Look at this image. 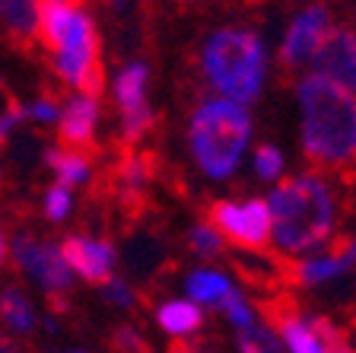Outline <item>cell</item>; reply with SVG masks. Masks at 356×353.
<instances>
[{
  "mask_svg": "<svg viewBox=\"0 0 356 353\" xmlns=\"http://www.w3.org/2000/svg\"><path fill=\"white\" fill-rule=\"evenodd\" d=\"M254 172H258L261 178H277L283 172V156L277 147H270V143H264V147L254 150Z\"/></svg>",
  "mask_w": 356,
  "mask_h": 353,
  "instance_id": "20",
  "label": "cell"
},
{
  "mask_svg": "<svg viewBox=\"0 0 356 353\" xmlns=\"http://www.w3.org/2000/svg\"><path fill=\"white\" fill-rule=\"evenodd\" d=\"M13 258L22 271H29L32 277L48 290V299H51V309H64L67 306V290L74 283L70 277V267L64 265V258L54 245H42L29 235H16L13 239Z\"/></svg>",
  "mask_w": 356,
  "mask_h": 353,
  "instance_id": "6",
  "label": "cell"
},
{
  "mask_svg": "<svg viewBox=\"0 0 356 353\" xmlns=\"http://www.w3.org/2000/svg\"><path fill=\"white\" fill-rule=\"evenodd\" d=\"M44 214H48V220H64V217L70 214V191H67L64 185H54L51 191H48V198H44Z\"/></svg>",
  "mask_w": 356,
  "mask_h": 353,
  "instance_id": "22",
  "label": "cell"
},
{
  "mask_svg": "<svg viewBox=\"0 0 356 353\" xmlns=\"http://www.w3.org/2000/svg\"><path fill=\"white\" fill-rule=\"evenodd\" d=\"M220 309L226 312V315H229V322L236 324L238 331H245V328H252V324H254V312H252V306H248V302H245L242 296L236 293V290H229V293H226V299L220 302Z\"/></svg>",
  "mask_w": 356,
  "mask_h": 353,
  "instance_id": "19",
  "label": "cell"
},
{
  "mask_svg": "<svg viewBox=\"0 0 356 353\" xmlns=\"http://www.w3.org/2000/svg\"><path fill=\"white\" fill-rule=\"evenodd\" d=\"M334 29L331 10L325 3H312L293 19L286 38L280 48V67L283 70H299L302 64H312V58L318 54L321 42L327 38V32Z\"/></svg>",
  "mask_w": 356,
  "mask_h": 353,
  "instance_id": "7",
  "label": "cell"
},
{
  "mask_svg": "<svg viewBox=\"0 0 356 353\" xmlns=\"http://www.w3.org/2000/svg\"><path fill=\"white\" fill-rule=\"evenodd\" d=\"M264 204L270 214V239L280 255L293 258L318 249L334 229V191L315 172L280 182Z\"/></svg>",
  "mask_w": 356,
  "mask_h": 353,
  "instance_id": "2",
  "label": "cell"
},
{
  "mask_svg": "<svg viewBox=\"0 0 356 353\" xmlns=\"http://www.w3.org/2000/svg\"><path fill=\"white\" fill-rule=\"evenodd\" d=\"M48 166L58 172V185H83L89 178V156L80 150H48Z\"/></svg>",
  "mask_w": 356,
  "mask_h": 353,
  "instance_id": "13",
  "label": "cell"
},
{
  "mask_svg": "<svg viewBox=\"0 0 356 353\" xmlns=\"http://www.w3.org/2000/svg\"><path fill=\"white\" fill-rule=\"evenodd\" d=\"M312 67H315L318 77L337 83L341 89L356 96V32L334 26L327 32V38L321 42L318 54L312 58Z\"/></svg>",
  "mask_w": 356,
  "mask_h": 353,
  "instance_id": "9",
  "label": "cell"
},
{
  "mask_svg": "<svg viewBox=\"0 0 356 353\" xmlns=\"http://www.w3.org/2000/svg\"><path fill=\"white\" fill-rule=\"evenodd\" d=\"M248 137H252V115L245 111V105L229 99L204 102L191 115L188 127L194 162L210 178L232 175L242 159V150L248 147Z\"/></svg>",
  "mask_w": 356,
  "mask_h": 353,
  "instance_id": "4",
  "label": "cell"
},
{
  "mask_svg": "<svg viewBox=\"0 0 356 353\" xmlns=\"http://www.w3.org/2000/svg\"><path fill=\"white\" fill-rule=\"evenodd\" d=\"M111 350L115 353H153L149 344L134 328H118V331L111 334Z\"/></svg>",
  "mask_w": 356,
  "mask_h": 353,
  "instance_id": "21",
  "label": "cell"
},
{
  "mask_svg": "<svg viewBox=\"0 0 356 353\" xmlns=\"http://www.w3.org/2000/svg\"><path fill=\"white\" fill-rule=\"evenodd\" d=\"M238 350L242 353H277V338L264 324H252L238 331Z\"/></svg>",
  "mask_w": 356,
  "mask_h": 353,
  "instance_id": "18",
  "label": "cell"
},
{
  "mask_svg": "<svg viewBox=\"0 0 356 353\" xmlns=\"http://www.w3.org/2000/svg\"><path fill=\"white\" fill-rule=\"evenodd\" d=\"M3 258H7V242H3V235H0V265H3Z\"/></svg>",
  "mask_w": 356,
  "mask_h": 353,
  "instance_id": "28",
  "label": "cell"
},
{
  "mask_svg": "<svg viewBox=\"0 0 356 353\" xmlns=\"http://www.w3.org/2000/svg\"><path fill=\"white\" fill-rule=\"evenodd\" d=\"M105 299H108V302H118V306H131L134 293L124 287V283H121L118 277H111L108 283H105Z\"/></svg>",
  "mask_w": 356,
  "mask_h": 353,
  "instance_id": "24",
  "label": "cell"
},
{
  "mask_svg": "<svg viewBox=\"0 0 356 353\" xmlns=\"http://www.w3.org/2000/svg\"><path fill=\"white\" fill-rule=\"evenodd\" d=\"M96 121H99L96 99H89V96L70 99V102H67V109L60 111V118H58V125H60V147L89 153V143H92V134H96Z\"/></svg>",
  "mask_w": 356,
  "mask_h": 353,
  "instance_id": "11",
  "label": "cell"
},
{
  "mask_svg": "<svg viewBox=\"0 0 356 353\" xmlns=\"http://www.w3.org/2000/svg\"><path fill=\"white\" fill-rule=\"evenodd\" d=\"M60 258L70 271H76L89 283H108L111 267H115V251L102 239H86V235H70L60 245Z\"/></svg>",
  "mask_w": 356,
  "mask_h": 353,
  "instance_id": "10",
  "label": "cell"
},
{
  "mask_svg": "<svg viewBox=\"0 0 356 353\" xmlns=\"http://www.w3.org/2000/svg\"><path fill=\"white\" fill-rule=\"evenodd\" d=\"M0 318L13 331H32V302L19 290H7L0 296Z\"/></svg>",
  "mask_w": 356,
  "mask_h": 353,
  "instance_id": "17",
  "label": "cell"
},
{
  "mask_svg": "<svg viewBox=\"0 0 356 353\" xmlns=\"http://www.w3.org/2000/svg\"><path fill=\"white\" fill-rule=\"evenodd\" d=\"M207 226L236 249L254 251V255L267 251V245H270V214H267V204L261 198H252L245 204L213 201L207 207Z\"/></svg>",
  "mask_w": 356,
  "mask_h": 353,
  "instance_id": "5",
  "label": "cell"
},
{
  "mask_svg": "<svg viewBox=\"0 0 356 353\" xmlns=\"http://www.w3.org/2000/svg\"><path fill=\"white\" fill-rule=\"evenodd\" d=\"M169 353H194V350L185 344V340H172V344H169Z\"/></svg>",
  "mask_w": 356,
  "mask_h": 353,
  "instance_id": "27",
  "label": "cell"
},
{
  "mask_svg": "<svg viewBox=\"0 0 356 353\" xmlns=\"http://www.w3.org/2000/svg\"><path fill=\"white\" fill-rule=\"evenodd\" d=\"M207 83L229 102H252L261 93L267 70L264 45L248 29H216L200 48Z\"/></svg>",
  "mask_w": 356,
  "mask_h": 353,
  "instance_id": "3",
  "label": "cell"
},
{
  "mask_svg": "<svg viewBox=\"0 0 356 353\" xmlns=\"http://www.w3.org/2000/svg\"><path fill=\"white\" fill-rule=\"evenodd\" d=\"M302 150L318 172L356 178V96L318 74L299 83Z\"/></svg>",
  "mask_w": 356,
  "mask_h": 353,
  "instance_id": "1",
  "label": "cell"
},
{
  "mask_svg": "<svg viewBox=\"0 0 356 353\" xmlns=\"http://www.w3.org/2000/svg\"><path fill=\"white\" fill-rule=\"evenodd\" d=\"M277 331L283 334L289 353H356L347 344V334L334 322L318 315H289L286 322L277 324Z\"/></svg>",
  "mask_w": 356,
  "mask_h": 353,
  "instance_id": "8",
  "label": "cell"
},
{
  "mask_svg": "<svg viewBox=\"0 0 356 353\" xmlns=\"http://www.w3.org/2000/svg\"><path fill=\"white\" fill-rule=\"evenodd\" d=\"M229 290H232L229 280L216 271H194L191 277H188V293H191V299L207 302V306H220Z\"/></svg>",
  "mask_w": 356,
  "mask_h": 353,
  "instance_id": "15",
  "label": "cell"
},
{
  "mask_svg": "<svg viewBox=\"0 0 356 353\" xmlns=\"http://www.w3.org/2000/svg\"><path fill=\"white\" fill-rule=\"evenodd\" d=\"M143 93H147V67L140 64H131L121 70L118 83H115V99H118L121 111L124 115H131V111L143 109Z\"/></svg>",
  "mask_w": 356,
  "mask_h": 353,
  "instance_id": "12",
  "label": "cell"
},
{
  "mask_svg": "<svg viewBox=\"0 0 356 353\" xmlns=\"http://www.w3.org/2000/svg\"><path fill=\"white\" fill-rule=\"evenodd\" d=\"M3 19L16 42H29L35 36V0H7Z\"/></svg>",
  "mask_w": 356,
  "mask_h": 353,
  "instance_id": "16",
  "label": "cell"
},
{
  "mask_svg": "<svg viewBox=\"0 0 356 353\" xmlns=\"http://www.w3.org/2000/svg\"><path fill=\"white\" fill-rule=\"evenodd\" d=\"M0 353H19V347H16L7 334H0Z\"/></svg>",
  "mask_w": 356,
  "mask_h": 353,
  "instance_id": "26",
  "label": "cell"
},
{
  "mask_svg": "<svg viewBox=\"0 0 356 353\" xmlns=\"http://www.w3.org/2000/svg\"><path fill=\"white\" fill-rule=\"evenodd\" d=\"M3 7H7V0H0V16H3Z\"/></svg>",
  "mask_w": 356,
  "mask_h": 353,
  "instance_id": "29",
  "label": "cell"
},
{
  "mask_svg": "<svg viewBox=\"0 0 356 353\" xmlns=\"http://www.w3.org/2000/svg\"><path fill=\"white\" fill-rule=\"evenodd\" d=\"M32 115H35L38 121H58L60 111H58V105H54V102H48V99H44V102L32 105Z\"/></svg>",
  "mask_w": 356,
  "mask_h": 353,
  "instance_id": "25",
  "label": "cell"
},
{
  "mask_svg": "<svg viewBox=\"0 0 356 353\" xmlns=\"http://www.w3.org/2000/svg\"><path fill=\"white\" fill-rule=\"evenodd\" d=\"M159 324L172 334H191L204 324V312L194 302H165L159 309Z\"/></svg>",
  "mask_w": 356,
  "mask_h": 353,
  "instance_id": "14",
  "label": "cell"
},
{
  "mask_svg": "<svg viewBox=\"0 0 356 353\" xmlns=\"http://www.w3.org/2000/svg\"><path fill=\"white\" fill-rule=\"evenodd\" d=\"M191 245L200 251V255H216V251L222 249L220 235H216L210 226H194V233H191Z\"/></svg>",
  "mask_w": 356,
  "mask_h": 353,
  "instance_id": "23",
  "label": "cell"
}]
</instances>
